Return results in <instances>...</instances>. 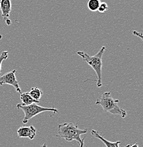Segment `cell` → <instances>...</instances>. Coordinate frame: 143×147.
<instances>
[{
    "label": "cell",
    "mask_w": 143,
    "mask_h": 147,
    "mask_svg": "<svg viewBox=\"0 0 143 147\" xmlns=\"http://www.w3.org/2000/svg\"><path fill=\"white\" fill-rule=\"evenodd\" d=\"M87 131V129H81L78 128L77 124L66 122L58 125V134H56V137L64 139L66 142L76 141L79 147H83L85 137L81 139V136L86 134Z\"/></svg>",
    "instance_id": "6da1fadb"
},
{
    "label": "cell",
    "mask_w": 143,
    "mask_h": 147,
    "mask_svg": "<svg viewBox=\"0 0 143 147\" xmlns=\"http://www.w3.org/2000/svg\"><path fill=\"white\" fill-rule=\"evenodd\" d=\"M106 50L105 46H103L97 54L93 56H90L84 52L78 51L77 54L79 55L95 71L97 76V86L99 88L102 86V67H103V56Z\"/></svg>",
    "instance_id": "7a4b0ae2"
},
{
    "label": "cell",
    "mask_w": 143,
    "mask_h": 147,
    "mask_svg": "<svg viewBox=\"0 0 143 147\" xmlns=\"http://www.w3.org/2000/svg\"><path fill=\"white\" fill-rule=\"evenodd\" d=\"M119 100L114 99L111 96L110 92L103 93L101 97L95 101V105H100L105 112L110 113L113 115H118L122 118L127 116V112L118 106Z\"/></svg>",
    "instance_id": "3957f363"
},
{
    "label": "cell",
    "mask_w": 143,
    "mask_h": 147,
    "mask_svg": "<svg viewBox=\"0 0 143 147\" xmlns=\"http://www.w3.org/2000/svg\"><path fill=\"white\" fill-rule=\"evenodd\" d=\"M16 108L18 109H21L24 113V117L22 121L23 124H27L32 117L44 112H51L53 113H58V110L56 108L41 107L37 105V103H32L29 105H24L21 103H18L16 105Z\"/></svg>",
    "instance_id": "277c9868"
},
{
    "label": "cell",
    "mask_w": 143,
    "mask_h": 147,
    "mask_svg": "<svg viewBox=\"0 0 143 147\" xmlns=\"http://www.w3.org/2000/svg\"><path fill=\"white\" fill-rule=\"evenodd\" d=\"M16 72V70L14 69L4 74V75L0 76V86L4 85V84H9V85L14 87L17 93H21V88L19 87V82H18L16 76H15Z\"/></svg>",
    "instance_id": "5b68a950"
},
{
    "label": "cell",
    "mask_w": 143,
    "mask_h": 147,
    "mask_svg": "<svg viewBox=\"0 0 143 147\" xmlns=\"http://www.w3.org/2000/svg\"><path fill=\"white\" fill-rule=\"evenodd\" d=\"M17 135L19 138H29L31 140H33L36 137V130L33 125L22 126L17 129Z\"/></svg>",
    "instance_id": "8992f818"
},
{
    "label": "cell",
    "mask_w": 143,
    "mask_h": 147,
    "mask_svg": "<svg viewBox=\"0 0 143 147\" xmlns=\"http://www.w3.org/2000/svg\"><path fill=\"white\" fill-rule=\"evenodd\" d=\"M0 10H1L2 18L4 20L8 19L12 11L11 0H0Z\"/></svg>",
    "instance_id": "52a82bcc"
},
{
    "label": "cell",
    "mask_w": 143,
    "mask_h": 147,
    "mask_svg": "<svg viewBox=\"0 0 143 147\" xmlns=\"http://www.w3.org/2000/svg\"><path fill=\"white\" fill-rule=\"evenodd\" d=\"M90 133H91L92 135L94 136L95 138L100 139V140H101V142H102L105 145L106 147H120L119 145H120V144L121 143L120 141H117V142H110V141L105 139L102 135H101V134H100V133L98 132V131H97L96 130H95V129H92L91 132ZM130 145V144H128V145H127V146H125L122 147H128Z\"/></svg>",
    "instance_id": "ba28073f"
},
{
    "label": "cell",
    "mask_w": 143,
    "mask_h": 147,
    "mask_svg": "<svg viewBox=\"0 0 143 147\" xmlns=\"http://www.w3.org/2000/svg\"><path fill=\"white\" fill-rule=\"evenodd\" d=\"M20 99H21V102H22L23 105H29L32 103H38L39 101L34 100L32 98L31 96L29 95V92H24V93H21L20 95Z\"/></svg>",
    "instance_id": "9c48e42d"
},
{
    "label": "cell",
    "mask_w": 143,
    "mask_h": 147,
    "mask_svg": "<svg viewBox=\"0 0 143 147\" xmlns=\"http://www.w3.org/2000/svg\"><path fill=\"white\" fill-rule=\"evenodd\" d=\"M29 95L31 96L32 98H34V100L39 101L40 98H41L43 95V92L40 88H37V87H33V88H31V90L29 92Z\"/></svg>",
    "instance_id": "30bf717a"
},
{
    "label": "cell",
    "mask_w": 143,
    "mask_h": 147,
    "mask_svg": "<svg viewBox=\"0 0 143 147\" xmlns=\"http://www.w3.org/2000/svg\"><path fill=\"white\" fill-rule=\"evenodd\" d=\"M101 4V0H88L87 3L88 8L91 11H97Z\"/></svg>",
    "instance_id": "8fae6325"
},
{
    "label": "cell",
    "mask_w": 143,
    "mask_h": 147,
    "mask_svg": "<svg viewBox=\"0 0 143 147\" xmlns=\"http://www.w3.org/2000/svg\"><path fill=\"white\" fill-rule=\"evenodd\" d=\"M107 10H108V5H107V3L101 2V4H100L99 7H98V11L99 12V13H105Z\"/></svg>",
    "instance_id": "7c38bea8"
},
{
    "label": "cell",
    "mask_w": 143,
    "mask_h": 147,
    "mask_svg": "<svg viewBox=\"0 0 143 147\" xmlns=\"http://www.w3.org/2000/svg\"><path fill=\"white\" fill-rule=\"evenodd\" d=\"M8 52L7 51H4L1 53V55H0V76H1V64L2 62H4L5 59H7L8 58Z\"/></svg>",
    "instance_id": "4fadbf2b"
},
{
    "label": "cell",
    "mask_w": 143,
    "mask_h": 147,
    "mask_svg": "<svg viewBox=\"0 0 143 147\" xmlns=\"http://www.w3.org/2000/svg\"><path fill=\"white\" fill-rule=\"evenodd\" d=\"M133 35H135V36H139L141 39H142V33H138V32L136 31H133Z\"/></svg>",
    "instance_id": "5bb4252c"
},
{
    "label": "cell",
    "mask_w": 143,
    "mask_h": 147,
    "mask_svg": "<svg viewBox=\"0 0 143 147\" xmlns=\"http://www.w3.org/2000/svg\"><path fill=\"white\" fill-rule=\"evenodd\" d=\"M5 22H6V24H7V25H8V26H10L11 25V21H10V18H8V19L5 20Z\"/></svg>",
    "instance_id": "9a60e30c"
},
{
    "label": "cell",
    "mask_w": 143,
    "mask_h": 147,
    "mask_svg": "<svg viewBox=\"0 0 143 147\" xmlns=\"http://www.w3.org/2000/svg\"><path fill=\"white\" fill-rule=\"evenodd\" d=\"M128 147H138V144H133V145H130V146H129Z\"/></svg>",
    "instance_id": "2e32d148"
},
{
    "label": "cell",
    "mask_w": 143,
    "mask_h": 147,
    "mask_svg": "<svg viewBox=\"0 0 143 147\" xmlns=\"http://www.w3.org/2000/svg\"><path fill=\"white\" fill-rule=\"evenodd\" d=\"M41 147H47V145L46 144H43Z\"/></svg>",
    "instance_id": "e0dca14e"
},
{
    "label": "cell",
    "mask_w": 143,
    "mask_h": 147,
    "mask_svg": "<svg viewBox=\"0 0 143 147\" xmlns=\"http://www.w3.org/2000/svg\"><path fill=\"white\" fill-rule=\"evenodd\" d=\"M1 38H2V36H1V35L0 34V40H1Z\"/></svg>",
    "instance_id": "ac0fdd59"
}]
</instances>
